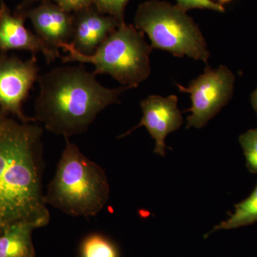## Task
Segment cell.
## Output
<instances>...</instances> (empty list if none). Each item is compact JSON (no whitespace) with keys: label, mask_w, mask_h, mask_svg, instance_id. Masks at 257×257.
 <instances>
[{"label":"cell","mask_w":257,"mask_h":257,"mask_svg":"<svg viewBox=\"0 0 257 257\" xmlns=\"http://www.w3.org/2000/svg\"><path fill=\"white\" fill-rule=\"evenodd\" d=\"M28 1H35V0H28Z\"/></svg>","instance_id":"obj_22"},{"label":"cell","mask_w":257,"mask_h":257,"mask_svg":"<svg viewBox=\"0 0 257 257\" xmlns=\"http://www.w3.org/2000/svg\"><path fill=\"white\" fill-rule=\"evenodd\" d=\"M135 27L148 35L152 49L207 63L210 54L202 32L178 5L159 0L145 2L137 10Z\"/></svg>","instance_id":"obj_5"},{"label":"cell","mask_w":257,"mask_h":257,"mask_svg":"<svg viewBox=\"0 0 257 257\" xmlns=\"http://www.w3.org/2000/svg\"><path fill=\"white\" fill-rule=\"evenodd\" d=\"M81 253L82 257H118L114 245L98 234L91 235L84 240Z\"/></svg>","instance_id":"obj_14"},{"label":"cell","mask_w":257,"mask_h":257,"mask_svg":"<svg viewBox=\"0 0 257 257\" xmlns=\"http://www.w3.org/2000/svg\"><path fill=\"white\" fill-rule=\"evenodd\" d=\"M23 15L30 18L37 36L52 50L59 52L70 43L73 18L57 3H43Z\"/></svg>","instance_id":"obj_10"},{"label":"cell","mask_w":257,"mask_h":257,"mask_svg":"<svg viewBox=\"0 0 257 257\" xmlns=\"http://www.w3.org/2000/svg\"><path fill=\"white\" fill-rule=\"evenodd\" d=\"M25 15H13L4 0H0V52L11 50L30 51L32 55L40 52L47 63L61 58L60 52L52 50L41 39L25 26Z\"/></svg>","instance_id":"obj_9"},{"label":"cell","mask_w":257,"mask_h":257,"mask_svg":"<svg viewBox=\"0 0 257 257\" xmlns=\"http://www.w3.org/2000/svg\"><path fill=\"white\" fill-rule=\"evenodd\" d=\"M43 130L10 119L0 133V219L5 226H46L50 214L42 187Z\"/></svg>","instance_id":"obj_1"},{"label":"cell","mask_w":257,"mask_h":257,"mask_svg":"<svg viewBox=\"0 0 257 257\" xmlns=\"http://www.w3.org/2000/svg\"><path fill=\"white\" fill-rule=\"evenodd\" d=\"M257 221V183L246 199L235 205V210L227 220L214 228L211 233L220 229H231L252 224Z\"/></svg>","instance_id":"obj_13"},{"label":"cell","mask_w":257,"mask_h":257,"mask_svg":"<svg viewBox=\"0 0 257 257\" xmlns=\"http://www.w3.org/2000/svg\"><path fill=\"white\" fill-rule=\"evenodd\" d=\"M143 117L133 130L124 133L125 137L140 126H145L155 140L154 152L161 156L165 155V139L169 134L178 130L182 123V112L178 107V97L175 94L168 96L150 95L140 102Z\"/></svg>","instance_id":"obj_8"},{"label":"cell","mask_w":257,"mask_h":257,"mask_svg":"<svg viewBox=\"0 0 257 257\" xmlns=\"http://www.w3.org/2000/svg\"><path fill=\"white\" fill-rule=\"evenodd\" d=\"M36 56L23 61L7 53L0 55V113L15 115L23 123L35 121L24 114L23 104L34 84L38 80Z\"/></svg>","instance_id":"obj_7"},{"label":"cell","mask_w":257,"mask_h":257,"mask_svg":"<svg viewBox=\"0 0 257 257\" xmlns=\"http://www.w3.org/2000/svg\"><path fill=\"white\" fill-rule=\"evenodd\" d=\"M10 119L7 117L6 115L0 113V133L6 128L8 124H9Z\"/></svg>","instance_id":"obj_19"},{"label":"cell","mask_w":257,"mask_h":257,"mask_svg":"<svg viewBox=\"0 0 257 257\" xmlns=\"http://www.w3.org/2000/svg\"><path fill=\"white\" fill-rule=\"evenodd\" d=\"M239 140L246 158V167L251 173L257 174V128L243 133Z\"/></svg>","instance_id":"obj_15"},{"label":"cell","mask_w":257,"mask_h":257,"mask_svg":"<svg viewBox=\"0 0 257 257\" xmlns=\"http://www.w3.org/2000/svg\"><path fill=\"white\" fill-rule=\"evenodd\" d=\"M37 229L28 222L8 225L0 232V257H35L32 231Z\"/></svg>","instance_id":"obj_12"},{"label":"cell","mask_w":257,"mask_h":257,"mask_svg":"<svg viewBox=\"0 0 257 257\" xmlns=\"http://www.w3.org/2000/svg\"><path fill=\"white\" fill-rule=\"evenodd\" d=\"M56 3L67 13L89 8L94 3V0H55Z\"/></svg>","instance_id":"obj_18"},{"label":"cell","mask_w":257,"mask_h":257,"mask_svg":"<svg viewBox=\"0 0 257 257\" xmlns=\"http://www.w3.org/2000/svg\"><path fill=\"white\" fill-rule=\"evenodd\" d=\"M219 1H220L221 3H228V2H230L231 0H219Z\"/></svg>","instance_id":"obj_21"},{"label":"cell","mask_w":257,"mask_h":257,"mask_svg":"<svg viewBox=\"0 0 257 257\" xmlns=\"http://www.w3.org/2000/svg\"><path fill=\"white\" fill-rule=\"evenodd\" d=\"M251 104L257 116V87L251 96Z\"/></svg>","instance_id":"obj_20"},{"label":"cell","mask_w":257,"mask_h":257,"mask_svg":"<svg viewBox=\"0 0 257 257\" xmlns=\"http://www.w3.org/2000/svg\"><path fill=\"white\" fill-rule=\"evenodd\" d=\"M65 142L45 194V202L69 216L93 217L109 199L107 177L100 166L86 157L69 138Z\"/></svg>","instance_id":"obj_3"},{"label":"cell","mask_w":257,"mask_h":257,"mask_svg":"<svg viewBox=\"0 0 257 257\" xmlns=\"http://www.w3.org/2000/svg\"><path fill=\"white\" fill-rule=\"evenodd\" d=\"M177 5L186 12L194 9L209 10L217 13H224L222 5L214 3L212 0H176Z\"/></svg>","instance_id":"obj_17"},{"label":"cell","mask_w":257,"mask_h":257,"mask_svg":"<svg viewBox=\"0 0 257 257\" xmlns=\"http://www.w3.org/2000/svg\"><path fill=\"white\" fill-rule=\"evenodd\" d=\"M77 13V18L73 19L69 45L84 55L94 54L101 42L122 24L113 17L91 9L90 7Z\"/></svg>","instance_id":"obj_11"},{"label":"cell","mask_w":257,"mask_h":257,"mask_svg":"<svg viewBox=\"0 0 257 257\" xmlns=\"http://www.w3.org/2000/svg\"><path fill=\"white\" fill-rule=\"evenodd\" d=\"M62 49L69 53L61 57L64 62L92 64L96 75L109 74L130 89L138 87L151 74L152 47L147 44L143 32L134 25L121 24L91 55L79 53L69 44Z\"/></svg>","instance_id":"obj_4"},{"label":"cell","mask_w":257,"mask_h":257,"mask_svg":"<svg viewBox=\"0 0 257 257\" xmlns=\"http://www.w3.org/2000/svg\"><path fill=\"white\" fill-rule=\"evenodd\" d=\"M128 0H94L96 9L102 14L109 15L124 23V10Z\"/></svg>","instance_id":"obj_16"},{"label":"cell","mask_w":257,"mask_h":257,"mask_svg":"<svg viewBox=\"0 0 257 257\" xmlns=\"http://www.w3.org/2000/svg\"><path fill=\"white\" fill-rule=\"evenodd\" d=\"M96 76L82 64L56 67L39 76L35 120L64 138L86 133L99 112L120 103V95L130 89L106 88Z\"/></svg>","instance_id":"obj_2"},{"label":"cell","mask_w":257,"mask_h":257,"mask_svg":"<svg viewBox=\"0 0 257 257\" xmlns=\"http://www.w3.org/2000/svg\"><path fill=\"white\" fill-rule=\"evenodd\" d=\"M235 76L227 67L220 65L217 68L209 66L204 72L184 87L178 83L176 86L179 92L190 94L192 106L186 111L187 128H201L207 125L227 104L234 92Z\"/></svg>","instance_id":"obj_6"}]
</instances>
